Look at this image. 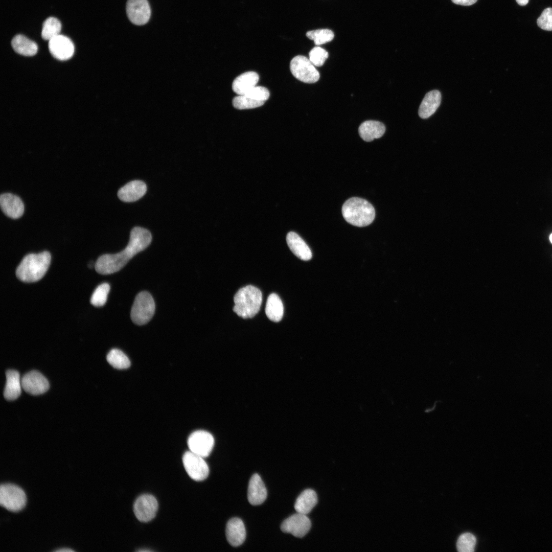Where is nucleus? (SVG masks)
Listing matches in <instances>:
<instances>
[{
  "instance_id": "obj_1",
  "label": "nucleus",
  "mask_w": 552,
  "mask_h": 552,
  "mask_svg": "<svg viewBox=\"0 0 552 552\" xmlns=\"http://www.w3.org/2000/svg\"><path fill=\"white\" fill-rule=\"evenodd\" d=\"M151 240L149 231L141 227L133 228L128 244L123 250L114 254H104L98 258L95 264L96 271L101 274H108L119 271L134 256L147 248Z\"/></svg>"
},
{
  "instance_id": "obj_2",
  "label": "nucleus",
  "mask_w": 552,
  "mask_h": 552,
  "mask_svg": "<svg viewBox=\"0 0 552 552\" xmlns=\"http://www.w3.org/2000/svg\"><path fill=\"white\" fill-rule=\"evenodd\" d=\"M51 256L43 251L38 254H29L24 257L16 269V276L21 281L33 283L40 280L49 267Z\"/></svg>"
},
{
  "instance_id": "obj_3",
  "label": "nucleus",
  "mask_w": 552,
  "mask_h": 552,
  "mask_svg": "<svg viewBox=\"0 0 552 552\" xmlns=\"http://www.w3.org/2000/svg\"><path fill=\"white\" fill-rule=\"evenodd\" d=\"M342 214L347 222L358 227L370 225L375 217L373 206L367 200L358 197L348 199L342 205Z\"/></svg>"
},
{
  "instance_id": "obj_4",
  "label": "nucleus",
  "mask_w": 552,
  "mask_h": 552,
  "mask_svg": "<svg viewBox=\"0 0 552 552\" xmlns=\"http://www.w3.org/2000/svg\"><path fill=\"white\" fill-rule=\"evenodd\" d=\"M233 311L243 318H252L260 309L262 294L260 290L252 285L240 288L234 297Z\"/></svg>"
},
{
  "instance_id": "obj_5",
  "label": "nucleus",
  "mask_w": 552,
  "mask_h": 552,
  "mask_svg": "<svg viewBox=\"0 0 552 552\" xmlns=\"http://www.w3.org/2000/svg\"><path fill=\"white\" fill-rule=\"evenodd\" d=\"M155 312V303L151 294L147 291L140 292L135 297L132 306L130 317L136 325H143L148 323Z\"/></svg>"
},
{
  "instance_id": "obj_6",
  "label": "nucleus",
  "mask_w": 552,
  "mask_h": 552,
  "mask_svg": "<svg viewBox=\"0 0 552 552\" xmlns=\"http://www.w3.org/2000/svg\"><path fill=\"white\" fill-rule=\"evenodd\" d=\"M26 496L24 490L12 484H3L0 486V504L11 512H18L26 503Z\"/></svg>"
},
{
  "instance_id": "obj_7",
  "label": "nucleus",
  "mask_w": 552,
  "mask_h": 552,
  "mask_svg": "<svg viewBox=\"0 0 552 552\" xmlns=\"http://www.w3.org/2000/svg\"><path fill=\"white\" fill-rule=\"evenodd\" d=\"M290 71L298 80L307 83H314L320 77L318 71L309 58L302 55L292 58L290 64Z\"/></svg>"
},
{
  "instance_id": "obj_8",
  "label": "nucleus",
  "mask_w": 552,
  "mask_h": 552,
  "mask_svg": "<svg viewBox=\"0 0 552 552\" xmlns=\"http://www.w3.org/2000/svg\"><path fill=\"white\" fill-rule=\"evenodd\" d=\"M182 463L187 473L192 479L199 481L208 477L209 468L203 457L189 451L183 454Z\"/></svg>"
},
{
  "instance_id": "obj_9",
  "label": "nucleus",
  "mask_w": 552,
  "mask_h": 552,
  "mask_svg": "<svg viewBox=\"0 0 552 552\" xmlns=\"http://www.w3.org/2000/svg\"><path fill=\"white\" fill-rule=\"evenodd\" d=\"M188 445L190 451L203 458L211 453L214 445V439L209 432L204 430L196 431L189 436Z\"/></svg>"
},
{
  "instance_id": "obj_10",
  "label": "nucleus",
  "mask_w": 552,
  "mask_h": 552,
  "mask_svg": "<svg viewBox=\"0 0 552 552\" xmlns=\"http://www.w3.org/2000/svg\"><path fill=\"white\" fill-rule=\"evenodd\" d=\"M158 509V502L153 495L143 494L139 496L133 505V512L137 519L144 522L152 520Z\"/></svg>"
},
{
  "instance_id": "obj_11",
  "label": "nucleus",
  "mask_w": 552,
  "mask_h": 552,
  "mask_svg": "<svg viewBox=\"0 0 552 552\" xmlns=\"http://www.w3.org/2000/svg\"><path fill=\"white\" fill-rule=\"evenodd\" d=\"M311 524L307 515L296 513L286 519L281 525V530L286 533H290L293 536L302 538L309 531Z\"/></svg>"
},
{
  "instance_id": "obj_12",
  "label": "nucleus",
  "mask_w": 552,
  "mask_h": 552,
  "mask_svg": "<svg viewBox=\"0 0 552 552\" xmlns=\"http://www.w3.org/2000/svg\"><path fill=\"white\" fill-rule=\"evenodd\" d=\"M126 12L130 21L136 25H143L149 20L151 9L147 0H128Z\"/></svg>"
},
{
  "instance_id": "obj_13",
  "label": "nucleus",
  "mask_w": 552,
  "mask_h": 552,
  "mask_svg": "<svg viewBox=\"0 0 552 552\" xmlns=\"http://www.w3.org/2000/svg\"><path fill=\"white\" fill-rule=\"evenodd\" d=\"M23 389L32 395H39L45 393L49 388L47 378L40 373L32 371L24 375L21 378Z\"/></svg>"
},
{
  "instance_id": "obj_14",
  "label": "nucleus",
  "mask_w": 552,
  "mask_h": 552,
  "mask_svg": "<svg viewBox=\"0 0 552 552\" xmlns=\"http://www.w3.org/2000/svg\"><path fill=\"white\" fill-rule=\"evenodd\" d=\"M49 49L52 56L59 60L69 59L75 50L72 40L60 34L49 41Z\"/></svg>"
},
{
  "instance_id": "obj_15",
  "label": "nucleus",
  "mask_w": 552,
  "mask_h": 552,
  "mask_svg": "<svg viewBox=\"0 0 552 552\" xmlns=\"http://www.w3.org/2000/svg\"><path fill=\"white\" fill-rule=\"evenodd\" d=\"M0 206L2 211L7 217L17 219L24 213L25 206L18 196L10 193H5L0 196Z\"/></svg>"
},
{
  "instance_id": "obj_16",
  "label": "nucleus",
  "mask_w": 552,
  "mask_h": 552,
  "mask_svg": "<svg viewBox=\"0 0 552 552\" xmlns=\"http://www.w3.org/2000/svg\"><path fill=\"white\" fill-rule=\"evenodd\" d=\"M226 537L228 542L233 546L241 545L246 538V531L244 523L238 518H233L226 525Z\"/></svg>"
},
{
  "instance_id": "obj_17",
  "label": "nucleus",
  "mask_w": 552,
  "mask_h": 552,
  "mask_svg": "<svg viewBox=\"0 0 552 552\" xmlns=\"http://www.w3.org/2000/svg\"><path fill=\"white\" fill-rule=\"evenodd\" d=\"M146 190L145 182L141 180H133L122 187L118 192V196L123 201L133 202L142 198Z\"/></svg>"
},
{
  "instance_id": "obj_18",
  "label": "nucleus",
  "mask_w": 552,
  "mask_h": 552,
  "mask_svg": "<svg viewBox=\"0 0 552 552\" xmlns=\"http://www.w3.org/2000/svg\"><path fill=\"white\" fill-rule=\"evenodd\" d=\"M267 490L265 485L258 474H254L249 481L247 498L254 505L262 504L266 499Z\"/></svg>"
},
{
  "instance_id": "obj_19",
  "label": "nucleus",
  "mask_w": 552,
  "mask_h": 552,
  "mask_svg": "<svg viewBox=\"0 0 552 552\" xmlns=\"http://www.w3.org/2000/svg\"><path fill=\"white\" fill-rule=\"evenodd\" d=\"M286 241L291 251L297 258L303 261L312 258V252L305 242L296 233L290 232L286 236Z\"/></svg>"
},
{
  "instance_id": "obj_20",
  "label": "nucleus",
  "mask_w": 552,
  "mask_h": 552,
  "mask_svg": "<svg viewBox=\"0 0 552 552\" xmlns=\"http://www.w3.org/2000/svg\"><path fill=\"white\" fill-rule=\"evenodd\" d=\"M441 94L438 90H432L424 96L420 105L418 114L420 118L427 119L436 110L441 102Z\"/></svg>"
},
{
  "instance_id": "obj_21",
  "label": "nucleus",
  "mask_w": 552,
  "mask_h": 552,
  "mask_svg": "<svg viewBox=\"0 0 552 552\" xmlns=\"http://www.w3.org/2000/svg\"><path fill=\"white\" fill-rule=\"evenodd\" d=\"M259 80L258 74L253 71L244 73L233 82V90L238 95H243L256 86Z\"/></svg>"
},
{
  "instance_id": "obj_22",
  "label": "nucleus",
  "mask_w": 552,
  "mask_h": 552,
  "mask_svg": "<svg viewBox=\"0 0 552 552\" xmlns=\"http://www.w3.org/2000/svg\"><path fill=\"white\" fill-rule=\"evenodd\" d=\"M385 131V125L379 121L374 120L364 121L358 128L360 136L366 142H371L381 137Z\"/></svg>"
},
{
  "instance_id": "obj_23",
  "label": "nucleus",
  "mask_w": 552,
  "mask_h": 552,
  "mask_svg": "<svg viewBox=\"0 0 552 552\" xmlns=\"http://www.w3.org/2000/svg\"><path fill=\"white\" fill-rule=\"evenodd\" d=\"M6 383L4 391L5 398L12 401L18 398L22 388L21 379L19 373L13 370L6 372Z\"/></svg>"
},
{
  "instance_id": "obj_24",
  "label": "nucleus",
  "mask_w": 552,
  "mask_h": 552,
  "mask_svg": "<svg viewBox=\"0 0 552 552\" xmlns=\"http://www.w3.org/2000/svg\"><path fill=\"white\" fill-rule=\"evenodd\" d=\"M317 502V497L315 492L311 489H306L297 498L294 509L297 513L307 515L311 511Z\"/></svg>"
},
{
  "instance_id": "obj_25",
  "label": "nucleus",
  "mask_w": 552,
  "mask_h": 552,
  "mask_svg": "<svg viewBox=\"0 0 552 552\" xmlns=\"http://www.w3.org/2000/svg\"><path fill=\"white\" fill-rule=\"evenodd\" d=\"M11 45L17 53L26 56L34 55L38 50L37 45L35 42L20 34L13 37Z\"/></svg>"
},
{
  "instance_id": "obj_26",
  "label": "nucleus",
  "mask_w": 552,
  "mask_h": 552,
  "mask_svg": "<svg viewBox=\"0 0 552 552\" xmlns=\"http://www.w3.org/2000/svg\"><path fill=\"white\" fill-rule=\"evenodd\" d=\"M265 313L272 321L279 322L282 319L284 307L281 298L277 294L273 293L268 296L265 306Z\"/></svg>"
},
{
  "instance_id": "obj_27",
  "label": "nucleus",
  "mask_w": 552,
  "mask_h": 552,
  "mask_svg": "<svg viewBox=\"0 0 552 552\" xmlns=\"http://www.w3.org/2000/svg\"><path fill=\"white\" fill-rule=\"evenodd\" d=\"M61 29L60 21L56 18L50 17L43 22L41 31L42 38L49 41L60 34Z\"/></svg>"
},
{
  "instance_id": "obj_28",
  "label": "nucleus",
  "mask_w": 552,
  "mask_h": 552,
  "mask_svg": "<svg viewBox=\"0 0 552 552\" xmlns=\"http://www.w3.org/2000/svg\"><path fill=\"white\" fill-rule=\"evenodd\" d=\"M108 362L117 369H125L130 365L128 357L121 350L117 349L111 350L106 357Z\"/></svg>"
},
{
  "instance_id": "obj_29",
  "label": "nucleus",
  "mask_w": 552,
  "mask_h": 552,
  "mask_svg": "<svg viewBox=\"0 0 552 552\" xmlns=\"http://www.w3.org/2000/svg\"><path fill=\"white\" fill-rule=\"evenodd\" d=\"M307 37L314 41L316 45H319L330 42L334 37L333 32L328 29H317L308 31Z\"/></svg>"
},
{
  "instance_id": "obj_30",
  "label": "nucleus",
  "mask_w": 552,
  "mask_h": 552,
  "mask_svg": "<svg viewBox=\"0 0 552 552\" xmlns=\"http://www.w3.org/2000/svg\"><path fill=\"white\" fill-rule=\"evenodd\" d=\"M110 286L107 283L99 285L94 290L90 298V303L96 307L103 306L106 302Z\"/></svg>"
},
{
  "instance_id": "obj_31",
  "label": "nucleus",
  "mask_w": 552,
  "mask_h": 552,
  "mask_svg": "<svg viewBox=\"0 0 552 552\" xmlns=\"http://www.w3.org/2000/svg\"><path fill=\"white\" fill-rule=\"evenodd\" d=\"M265 102L252 99L245 95H238L233 99V106L238 109L255 108L262 106Z\"/></svg>"
},
{
  "instance_id": "obj_32",
  "label": "nucleus",
  "mask_w": 552,
  "mask_h": 552,
  "mask_svg": "<svg viewBox=\"0 0 552 552\" xmlns=\"http://www.w3.org/2000/svg\"><path fill=\"white\" fill-rule=\"evenodd\" d=\"M476 539L471 533H466L461 535L456 543V548L460 552H472L474 550Z\"/></svg>"
},
{
  "instance_id": "obj_33",
  "label": "nucleus",
  "mask_w": 552,
  "mask_h": 552,
  "mask_svg": "<svg viewBox=\"0 0 552 552\" xmlns=\"http://www.w3.org/2000/svg\"><path fill=\"white\" fill-rule=\"evenodd\" d=\"M309 59L315 66H322L328 57V53L323 48L316 46L309 53Z\"/></svg>"
},
{
  "instance_id": "obj_34",
  "label": "nucleus",
  "mask_w": 552,
  "mask_h": 552,
  "mask_svg": "<svg viewBox=\"0 0 552 552\" xmlns=\"http://www.w3.org/2000/svg\"><path fill=\"white\" fill-rule=\"evenodd\" d=\"M244 95L255 100L265 102L268 99L270 93L265 87L255 86Z\"/></svg>"
},
{
  "instance_id": "obj_35",
  "label": "nucleus",
  "mask_w": 552,
  "mask_h": 552,
  "mask_svg": "<svg viewBox=\"0 0 552 552\" xmlns=\"http://www.w3.org/2000/svg\"><path fill=\"white\" fill-rule=\"evenodd\" d=\"M538 26L542 29L552 31V8H547L543 10L537 19Z\"/></svg>"
},
{
  "instance_id": "obj_36",
  "label": "nucleus",
  "mask_w": 552,
  "mask_h": 552,
  "mask_svg": "<svg viewBox=\"0 0 552 552\" xmlns=\"http://www.w3.org/2000/svg\"><path fill=\"white\" fill-rule=\"evenodd\" d=\"M477 0H452V2L457 5L463 6H470L474 4Z\"/></svg>"
},
{
  "instance_id": "obj_37",
  "label": "nucleus",
  "mask_w": 552,
  "mask_h": 552,
  "mask_svg": "<svg viewBox=\"0 0 552 552\" xmlns=\"http://www.w3.org/2000/svg\"><path fill=\"white\" fill-rule=\"evenodd\" d=\"M516 1L517 3L519 5H521V6L526 5L528 2V0H516Z\"/></svg>"
},
{
  "instance_id": "obj_38",
  "label": "nucleus",
  "mask_w": 552,
  "mask_h": 552,
  "mask_svg": "<svg viewBox=\"0 0 552 552\" xmlns=\"http://www.w3.org/2000/svg\"><path fill=\"white\" fill-rule=\"evenodd\" d=\"M56 551H59V552H63V551H73L74 550L73 549H71L68 548H60L59 549H57Z\"/></svg>"
},
{
  "instance_id": "obj_39",
  "label": "nucleus",
  "mask_w": 552,
  "mask_h": 552,
  "mask_svg": "<svg viewBox=\"0 0 552 552\" xmlns=\"http://www.w3.org/2000/svg\"><path fill=\"white\" fill-rule=\"evenodd\" d=\"M88 266H89V267H90V268H92V267H94V266L95 267V264H93L92 262H90L89 263V264H88Z\"/></svg>"
},
{
  "instance_id": "obj_40",
  "label": "nucleus",
  "mask_w": 552,
  "mask_h": 552,
  "mask_svg": "<svg viewBox=\"0 0 552 552\" xmlns=\"http://www.w3.org/2000/svg\"><path fill=\"white\" fill-rule=\"evenodd\" d=\"M549 240H550V241L551 242V243H552V234H551L550 236H549Z\"/></svg>"
},
{
  "instance_id": "obj_41",
  "label": "nucleus",
  "mask_w": 552,
  "mask_h": 552,
  "mask_svg": "<svg viewBox=\"0 0 552 552\" xmlns=\"http://www.w3.org/2000/svg\"><path fill=\"white\" fill-rule=\"evenodd\" d=\"M139 551H150V550H143H143H140Z\"/></svg>"
}]
</instances>
